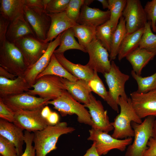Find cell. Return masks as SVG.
Returning <instances> with one entry per match:
<instances>
[{"label":"cell","instance_id":"484cf974","mask_svg":"<svg viewBox=\"0 0 156 156\" xmlns=\"http://www.w3.org/2000/svg\"><path fill=\"white\" fill-rule=\"evenodd\" d=\"M155 55L153 53L138 47L126 58L131 65L133 70L137 75H141L143 68Z\"/></svg>","mask_w":156,"mask_h":156},{"label":"cell","instance_id":"7c38bea8","mask_svg":"<svg viewBox=\"0 0 156 156\" xmlns=\"http://www.w3.org/2000/svg\"><path fill=\"white\" fill-rule=\"evenodd\" d=\"M0 99L14 112L40 109L47 105V102L50 100L29 95L26 92Z\"/></svg>","mask_w":156,"mask_h":156},{"label":"cell","instance_id":"30bf717a","mask_svg":"<svg viewBox=\"0 0 156 156\" xmlns=\"http://www.w3.org/2000/svg\"><path fill=\"white\" fill-rule=\"evenodd\" d=\"M122 16L125 21L127 34L144 28L148 21L144 8L139 0H127Z\"/></svg>","mask_w":156,"mask_h":156},{"label":"cell","instance_id":"836d02e7","mask_svg":"<svg viewBox=\"0 0 156 156\" xmlns=\"http://www.w3.org/2000/svg\"><path fill=\"white\" fill-rule=\"evenodd\" d=\"M151 22L148 21L144 28L139 47L154 53L156 55V35L151 29Z\"/></svg>","mask_w":156,"mask_h":156},{"label":"cell","instance_id":"4316f807","mask_svg":"<svg viewBox=\"0 0 156 156\" xmlns=\"http://www.w3.org/2000/svg\"><path fill=\"white\" fill-rule=\"evenodd\" d=\"M144 28L131 34H127L121 45L117 55L119 61L139 47Z\"/></svg>","mask_w":156,"mask_h":156},{"label":"cell","instance_id":"f907efd6","mask_svg":"<svg viewBox=\"0 0 156 156\" xmlns=\"http://www.w3.org/2000/svg\"><path fill=\"white\" fill-rule=\"evenodd\" d=\"M151 137L156 141V116L153 127Z\"/></svg>","mask_w":156,"mask_h":156},{"label":"cell","instance_id":"f546056e","mask_svg":"<svg viewBox=\"0 0 156 156\" xmlns=\"http://www.w3.org/2000/svg\"><path fill=\"white\" fill-rule=\"evenodd\" d=\"M74 33L71 28L62 33L60 37L59 47L55 50L54 53H63L68 50L73 49L80 50L87 53L84 47L81 45L76 40Z\"/></svg>","mask_w":156,"mask_h":156},{"label":"cell","instance_id":"d4e9b609","mask_svg":"<svg viewBox=\"0 0 156 156\" xmlns=\"http://www.w3.org/2000/svg\"><path fill=\"white\" fill-rule=\"evenodd\" d=\"M23 0H0V14L10 22L25 18Z\"/></svg>","mask_w":156,"mask_h":156},{"label":"cell","instance_id":"d6a6232c","mask_svg":"<svg viewBox=\"0 0 156 156\" xmlns=\"http://www.w3.org/2000/svg\"><path fill=\"white\" fill-rule=\"evenodd\" d=\"M113 31L109 21L97 27L96 28V37L103 47L110 53Z\"/></svg>","mask_w":156,"mask_h":156},{"label":"cell","instance_id":"f35d334b","mask_svg":"<svg viewBox=\"0 0 156 156\" xmlns=\"http://www.w3.org/2000/svg\"><path fill=\"white\" fill-rule=\"evenodd\" d=\"M144 9L147 21L151 22L152 31L156 32V0L148 1L145 5Z\"/></svg>","mask_w":156,"mask_h":156},{"label":"cell","instance_id":"4fadbf2b","mask_svg":"<svg viewBox=\"0 0 156 156\" xmlns=\"http://www.w3.org/2000/svg\"><path fill=\"white\" fill-rule=\"evenodd\" d=\"M44 107L32 110H20L14 112L13 123L23 130L30 132L43 129L48 125L46 120L41 114Z\"/></svg>","mask_w":156,"mask_h":156},{"label":"cell","instance_id":"8fae6325","mask_svg":"<svg viewBox=\"0 0 156 156\" xmlns=\"http://www.w3.org/2000/svg\"><path fill=\"white\" fill-rule=\"evenodd\" d=\"M89 55V60L86 64L94 71L104 75L109 72L111 62L107 50L96 38L86 47Z\"/></svg>","mask_w":156,"mask_h":156},{"label":"cell","instance_id":"8992f818","mask_svg":"<svg viewBox=\"0 0 156 156\" xmlns=\"http://www.w3.org/2000/svg\"><path fill=\"white\" fill-rule=\"evenodd\" d=\"M33 88L26 92L34 96L49 100H55L61 96L66 90L62 77L51 75L42 76L36 79L31 86Z\"/></svg>","mask_w":156,"mask_h":156},{"label":"cell","instance_id":"b9f144b4","mask_svg":"<svg viewBox=\"0 0 156 156\" xmlns=\"http://www.w3.org/2000/svg\"><path fill=\"white\" fill-rule=\"evenodd\" d=\"M23 1L25 5L36 13L41 14L46 12V7L43 0H23Z\"/></svg>","mask_w":156,"mask_h":156},{"label":"cell","instance_id":"f1b7e54d","mask_svg":"<svg viewBox=\"0 0 156 156\" xmlns=\"http://www.w3.org/2000/svg\"><path fill=\"white\" fill-rule=\"evenodd\" d=\"M48 75L57 76L73 82L76 81L78 79L68 72L62 66L57 60L54 53L48 66L37 76L36 79L42 76Z\"/></svg>","mask_w":156,"mask_h":156},{"label":"cell","instance_id":"681fc988","mask_svg":"<svg viewBox=\"0 0 156 156\" xmlns=\"http://www.w3.org/2000/svg\"><path fill=\"white\" fill-rule=\"evenodd\" d=\"M52 111L49 107L47 105L45 106L42 109L41 114L42 117L46 120L49 116Z\"/></svg>","mask_w":156,"mask_h":156},{"label":"cell","instance_id":"277c9868","mask_svg":"<svg viewBox=\"0 0 156 156\" xmlns=\"http://www.w3.org/2000/svg\"><path fill=\"white\" fill-rule=\"evenodd\" d=\"M155 117L149 116L141 124L132 122L131 126L134 131V140L129 145L125 156H143L147 149V143L152 137V130Z\"/></svg>","mask_w":156,"mask_h":156},{"label":"cell","instance_id":"3957f363","mask_svg":"<svg viewBox=\"0 0 156 156\" xmlns=\"http://www.w3.org/2000/svg\"><path fill=\"white\" fill-rule=\"evenodd\" d=\"M46 104L53 105L62 117L75 114L79 123L91 126L92 125L90 114L84 105L76 100L67 90L56 99L48 101Z\"/></svg>","mask_w":156,"mask_h":156},{"label":"cell","instance_id":"9a60e30c","mask_svg":"<svg viewBox=\"0 0 156 156\" xmlns=\"http://www.w3.org/2000/svg\"><path fill=\"white\" fill-rule=\"evenodd\" d=\"M84 105L89 110L92 122V128L107 133L114 130L109 121L107 111L104 109L101 102L96 100L92 93L90 94L89 103Z\"/></svg>","mask_w":156,"mask_h":156},{"label":"cell","instance_id":"9c48e42d","mask_svg":"<svg viewBox=\"0 0 156 156\" xmlns=\"http://www.w3.org/2000/svg\"><path fill=\"white\" fill-rule=\"evenodd\" d=\"M109 88V96L114 103L118 106L120 97L128 98L125 90L126 82L129 79V76L122 73L114 62H111L109 72L104 75Z\"/></svg>","mask_w":156,"mask_h":156},{"label":"cell","instance_id":"5b68a950","mask_svg":"<svg viewBox=\"0 0 156 156\" xmlns=\"http://www.w3.org/2000/svg\"><path fill=\"white\" fill-rule=\"evenodd\" d=\"M0 66L17 77H23L27 68L20 50L7 40L0 45Z\"/></svg>","mask_w":156,"mask_h":156},{"label":"cell","instance_id":"f5cc1de1","mask_svg":"<svg viewBox=\"0 0 156 156\" xmlns=\"http://www.w3.org/2000/svg\"><path fill=\"white\" fill-rule=\"evenodd\" d=\"M93 1V0H85L84 4L89 5Z\"/></svg>","mask_w":156,"mask_h":156},{"label":"cell","instance_id":"db71d44e","mask_svg":"<svg viewBox=\"0 0 156 156\" xmlns=\"http://www.w3.org/2000/svg\"><path fill=\"white\" fill-rule=\"evenodd\" d=\"M0 156H2V155H0Z\"/></svg>","mask_w":156,"mask_h":156},{"label":"cell","instance_id":"1f68e13d","mask_svg":"<svg viewBox=\"0 0 156 156\" xmlns=\"http://www.w3.org/2000/svg\"><path fill=\"white\" fill-rule=\"evenodd\" d=\"M92 91L100 96L114 111L118 113V107L115 105L110 99L107 91L102 80L98 75L97 72L94 71V75L88 82Z\"/></svg>","mask_w":156,"mask_h":156},{"label":"cell","instance_id":"9f6ffc18","mask_svg":"<svg viewBox=\"0 0 156 156\" xmlns=\"http://www.w3.org/2000/svg\"></svg>","mask_w":156,"mask_h":156},{"label":"cell","instance_id":"11a10c76","mask_svg":"<svg viewBox=\"0 0 156 156\" xmlns=\"http://www.w3.org/2000/svg\"></svg>","mask_w":156,"mask_h":156},{"label":"cell","instance_id":"74e56055","mask_svg":"<svg viewBox=\"0 0 156 156\" xmlns=\"http://www.w3.org/2000/svg\"><path fill=\"white\" fill-rule=\"evenodd\" d=\"M70 0H50L45 9L47 14L61 13L66 10Z\"/></svg>","mask_w":156,"mask_h":156},{"label":"cell","instance_id":"2e32d148","mask_svg":"<svg viewBox=\"0 0 156 156\" xmlns=\"http://www.w3.org/2000/svg\"><path fill=\"white\" fill-rule=\"evenodd\" d=\"M61 34L59 35L54 40L49 42L44 53L34 64L26 69L23 77L31 86L35 83L37 76L49 64L54 51L60 44Z\"/></svg>","mask_w":156,"mask_h":156},{"label":"cell","instance_id":"7bdbcfd3","mask_svg":"<svg viewBox=\"0 0 156 156\" xmlns=\"http://www.w3.org/2000/svg\"><path fill=\"white\" fill-rule=\"evenodd\" d=\"M15 112L0 99V118L12 123L14 121Z\"/></svg>","mask_w":156,"mask_h":156},{"label":"cell","instance_id":"ffe728a7","mask_svg":"<svg viewBox=\"0 0 156 156\" xmlns=\"http://www.w3.org/2000/svg\"><path fill=\"white\" fill-rule=\"evenodd\" d=\"M51 19V23L45 42H51L60 34L75 25L77 23L69 18L65 11L56 14H47Z\"/></svg>","mask_w":156,"mask_h":156},{"label":"cell","instance_id":"bcb514c9","mask_svg":"<svg viewBox=\"0 0 156 156\" xmlns=\"http://www.w3.org/2000/svg\"><path fill=\"white\" fill-rule=\"evenodd\" d=\"M59 116L55 112H52L46 120L48 125L54 126L59 122Z\"/></svg>","mask_w":156,"mask_h":156},{"label":"cell","instance_id":"7a4b0ae2","mask_svg":"<svg viewBox=\"0 0 156 156\" xmlns=\"http://www.w3.org/2000/svg\"><path fill=\"white\" fill-rule=\"evenodd\" d=\"M118 104L120 108V112L115 118L114 122H111L114 127L111 135L118 139L134 137V131L131 125V122L141 124L142 120L133 109L130 98L120 97Z\"/></svg>","mask_w":156,"mask_h":156},{"label":"cell","instance_id":"7dc6e473","mask_svg":"<svg viewBox=\"0 0 156 156\" xmlns=\"http://www.w3.org/2000/svg\"><path fill=\"white\" fill-rule=\"evenodd\" d=\"M0 77L8 79L13 80L15 79L17 76L16 75L10 73L0 66Z\"/></svg>","mask_w":156,"mask_h":156},{"label":"cell","instance_id":"4dcf8cb0","mask_svg":"<svg viewBox=\"0 0 156 156\" xmlns=\"http://www.w3.org/2000/svg\"><path fill=\"white\" fill-rule=\"evenodd\" d=\"M96 28L94 26L77 24L71 28L79 44L86 49L96 37Z\"/></svg>","mask_w":156,"mask_h":156},{"label":"cell","instance_id":"e0dca14e","mask_svg":"<svg viewBox=\"0 0 156 156\" xmlns=\"http://www.w3.org/2000/svg\"><path fill=\"white\" fill-rule=\"evenodd\" d=\"M25 18L38 39L44 41L46 40L51 23L49 16L44 12L41 14H38L24 5Z\"/></svg>","mask_w":156,"mask_h":156},{"label":"cell","instance_id":"7402d4cb","mask_svg":"<svg viewBox=\"0 0 156 156\" xmlns=\"http://www.w3.org/2000/svg\"><path fill=\"white\" fill-rule=\"evenodd\" d=\"M62 78L66 90L76 100L84 105L89 103L92 91L88 82L79 79L73 82L64 78Z\"/></svg>","mask_w":156,"mask_h":156},{"label":"cell","instance_id":"603a6c76","mask_svg":"<svg viewBox=\"0 0 156 156\" xmlns=\"http://www.w3.org/2000/svg\"><path fill=\"white\" fill-rule=\"evenodd\" d=\"M58 62L69 73L77 78L88 82L93 77L94 71L86 65L72 63L63 53H54Z\"/></svg>","mask_w":156,"mask_h":156},{"label":"cell","instance_id":"d6986e66","mask_svg":"<svg viewBox=\"0 0 156 156\" xmlns=\"http://www.w3.org/2000/svg\"><path fill=\"white\" fill-rule=\"evenodd\" d=\"M23 130L13 123L0 118V135L14 144L18 156L23 153V145L24 142Z\"/></svg>","mask_w":156,"mask_h":156},{"label":"cell","instance_id":"cb8c5ba5","mask_svg":"<svg viewBox=\"0 0 156 156\" xmlns=\"http://www.w3.org/2000/svg\"><path fill=\"white\" fill-rule=\"evenodd\" d=\"M36 36L30 25L25 17L10 22L6 35V39L14 43L25 36Z\"/></svg>","mask_w":156,"mask_h":156},{"label":"cell","instance_id":"e575fe53","mask_svg":"<svg viewBox=\"0 0 156 156\" xmlns=\"http://www.w3.org/2000/svg\"><path fill=\"white\" fill-rule=\"evenodd\" d=\"M131 74L137 83L138 92L145 93L156 89V72L150 76L143 77L132 70Z\"/></svg>","mask_w":156,"mask_h":156},{"label":"cell","instance_id":"f6af8a7d","mask_svg":"<svg viewBox=\"0 0 156 156\" xmlns=\"http://www.w3.org/2000/svg\"><path fill=\"white\" fill-rule=\"evenodd\" d=\"M148 146L143 156H156V141L150 138L147 143Z\"/></svg>","mask_w":156,"mask_h":156},{"label":"cell","instance_id":"c3c4849f","mask_svg":"<svg viewBox=\"0 0 156 156\" xmlns=\"http://www.w3.org/2000/svg\"><path fill=\"white\" fill-rule=\"evenodd\" d=\"M83 156H100L96 151L94 142L91 146L87 151L86 153Z\"/></svg>","mask_w":156,"mask_h":156},{"label":"cell","instance_id":"ac0fdd59","mask_svg":"<svg viewBox=\"0 0 156 156\" xmlns=\"http://www.w3.org/2000/svg\"><path fill=\"white\" fill-rule=\"evenodd\" d=\"M110 17L109 10L103 11L84 4L81 8L76 23L79 24L90 25L96 27L109 20Z\"/></svg>","mask_w":156,"mask_h":156},{"label":"cell","instance_id":"5bb4252c","mask_svg":"<svg viewBox=\"0 0 156 156\" xmlns=\"http://www.w3.org/2000/svg\"><path fill=\"white\" fill-rule=\"evenodd\" d=\"M130 98L133 108L140 118L156 116V89L145 93L134 91L131 93Z\"/></svg>","mask_w":156,"mask_h":156},{"label":"cell","instance_id":"60d3db41","mask_svg":"<svg viewBox=\"0 0 156 156\" xmlns=\"http://www.w3.org/2000/svg\"><path fill=\"white\" fill-rule=\"evenodd\" d=\"M24 136L26 147L24 152L21 156H36L35 150L32 145L34 133L25 130Z\"/></svg>","mask_w":156,"mask_h":156},{"label":"cell","instance_id":"52a82bcc","mask_svg":"<svg viewBox=\"0 0 156 156\" xmlns=\"http://www.w3.org/2000/svg\"><path fill=\"white\" fill-rule=\"evenodd\" d=\"M14 43L21 53L27 68L34 64L44 53L49 42H45L35 36L29 35L23 37Z\"/></svg>","mask_w":156,"mask_h":156},{"label":"cell","instance_id":"d590c367","mask_svg":"<svg viewBox=\"0 0 156 156\" xmlns=\"http://www.w3.org/2000/svg\"><path fill=\"white\" fill-rule=\"evenodd\" d=\"M110 12L109 21L112 27L113 32L117 27L125 7L127 0H108Z\"/></svg>","mask_w":156,"mask_h":156},{"label":"cell","instance_id":"ab89813d","mask_svg":"<svg viewBox=\"0 0 156 156\" xmlns=\"http://www.w3.org/2000/svg\"><path fill=\"white\" fill-rule=\"evenodd\" d=\"M0 154L2 156H18L14 144L0 135Z\"/></svg>","mask_w":156,"mask_h":156},{"label":"cell","instance_id":"ba28073f","mask_svg":"<svg viewBox=\"0 0 156 156\" xmlns=\"http://www.w3.org/2000/svg\"><path fill=\"white\" fill-rule=\"evenodd\" d=\"M89 132L90 135L87 140L95 143L96 149L100 156L106 155L113 149L123 151L127 146L132 143L133 140L132 137L123 139H116L108 133L96 130L92 128L89 130Z\"/></svg>","mask_w":156,"mask_h":156},{"label":"cell","instance_id":"8d00e7d4","mask_svg":"<svg viewBox=\"0 0 156 156\" xmlns=\"http://www.w3.org/2000/svg\"><path fill=\"white\" fill-rule=\"evenodd\" d=\"M84 3V0H70L65 11L68 17L76 22L79 17L81 8Z\"/></svg>","mask_w":156,"mask_h":156},{"label":"cell","instance_id":"816d5d0a","mask_svg":"<svg viewBox=\"0 0 156 156\" xmlns=\"http://www.w3.org/2000/svg\"><path fill=\"white\" fill-rule=\"evenodd\" d=\"M97 1H98L101 3L103 9H105L107 8L108 10L109 5L108 0H98Z\"/></svg>","mask_w":156,"mask_h":156},{"label":"cell","instance_id":"44dd1931","mask_svg":"<svg viewBox=\"0 0 156 156\" xmlns=\"http://www.w3.org/2000/svg\"><path fill=\"white\" fill-rule=\"evenodd\" d=\"M31 88L23 77L18 76L13 80L0 77V98L20 94Z\"/></svg>","mask_w":156,"mask_h":156},{"label":"cell","instance_id":"ee69618b","mask_svg":"<svg viewBox=\"0 0 156 156\" xmlns=\"http://www.w3.org/2000/svg\"><path fill=\"white\" fill-rule=\"evenodd\" d=\"M10 22L0 15V45L6 39V35Z\"/></svg>","mask_w":156,"mask_h":156},{"label":"cell","instance_id":"83f0119b","mask_svg":"<svg viewBox=\"0 0 156 156\" xmlns=\"http://www.w3.org/2000/svg\"><path fill=\"white\" fill-rule=\"evenodd\" d=\"M125 24V20L124 17L122 16L112 34L111 51L109 55L110 61L115 60L117 56L121 45L127 34Z\"/></svg>","mask_w":156,"mask_h":156},{"label":"cell","instance_id":"6da1fadb","mask_svg":"<svg viewBox=\"0 0 156 156\" xmlns=\"http://www.w3.org/2000/svg\"><path fill=\"white\" fill-rule=\"evenodd\" d=\"M75 130L74 128L68 126L66 122H59L55 125H47L43 129L34 132L33 142L36 156H46L56 150L59 137Z\"/></svg>","mask_w":156,"mask_h":156}]
</instances>
